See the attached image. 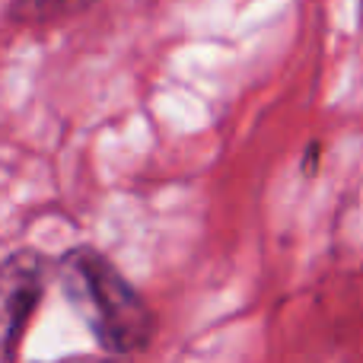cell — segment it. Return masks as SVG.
Wrapping results in <instances>:
<instances>
[{
	"instance_id": "obj_1",
	"label": "cell",
	"mask_w": 363,
	"mask_h": 363,
	"mask_svg": "<svg viewBox=\"0 0 363 363\" xmlns=\"http://www.w3.org/2000/svg\"><path fill=\"white\" fill-rule=\"evenodd\" d=\"M57 281L102 351L138 354L157 335V319L128 277L96 249H70L57 264Z\"/></svg>"
},
{
	"instance_id": "obj_2",
	"label": "cell",
	"mask_w": 363,
	"mask_h": 363,
	"mask_svg": "<svg viewBox=\"0 0 363 363\" xmlns=\"http://www.w3.org/2000/svg\"><path fill=\"white\" fill-rule=\"evenodd\" d=\"M48 284V262L23 249L0 262V357H13Z\"/></svg>"
},
{
	"instance_id": "obj_3",
	"label": "cell",
	"mask_w": 363,
	"mask_h": 363,
	"mask_svg": "<svg viewBox=\"0 0 363 363\" xmlns=\"http://www.w3.org/2000/svg\"><path fill=\"white\" fill-rule=\"evenodd\" d=\"M74 0H13V13L26 23H38V19H51L57 13L70 10Z\"/></svg>"
},
{
	"instance_id": "obj_4",
	"label": "cell",
	"mask_w": 363,
	"mask_h": 363,
	"mask_svg": "<svg viewBox=\"0 0 363 363\" xmlns=\"http://www.w3.org/2000/svg\"><path fill=\"white\" fill-rule=\"evenodd\" d=\"M48 363H112L106 357H93V354H77V357H64V360H48Z\"/></svg>"
}]
</instances>
